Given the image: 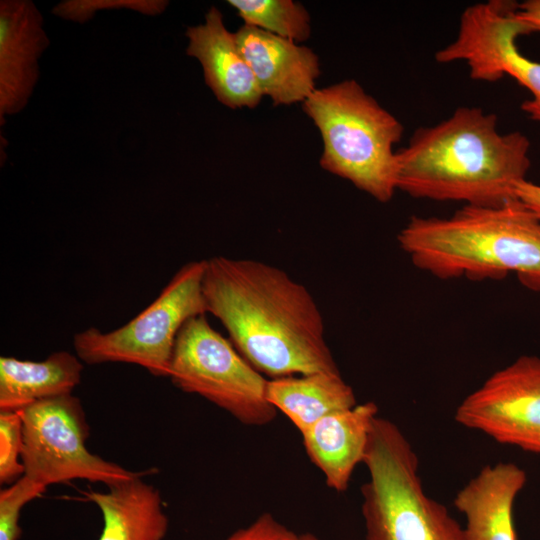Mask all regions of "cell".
I'll use <instances>...</instances> for the list:
<instances>
[{
    "mask_svg": "<svg viewBox=\"0 0 540 540\" xmlns=\"http://www.w3.org/2000/svg\"><path fill=\"white\" fill-rule=\"evenodd\" d=\"M235 37L263 96L274 105L304 102L316 90L320 63L312 49L245 24Z\"/></svg>",
    "mask_w": 540,
    "mask_h": 540,
    "instance_id": "7c38bea8",
    "label": "cell"
},
{
    "mask_svg": "<svg viewBox=\"0 0 540 540\" xmlns=\"http://www.w3.org/2000/svg\"><path fill=\"white\" fill-rule=\"evenodd\" d=\"M299 540H321V539L312 533H303V534H300Z\"/></svg>",
    "mask_w": 540,
    "mask_h": 540,
    "instance_id": "484cf974",
    "label": "cell"
},
{
    "mask_svg": "<svg viewBox=\"0 0 540 540\" xmlns=\"http://www.w3.org/2000/svg\"><path fill=\"white\" fill-rule=\"evenodd\" d=\"M46 486L23 475L0 492V540H19L20 514L23 507L39 497Z\"/></svg>",
    "mask_w": 540,
    "mask_h": 540,
    "instance_id": "ffe728a7",
    "label": "cell"
},
{
    "mask_svg": "<svg viewBox=\"0 0 540 540\" xmlns=\"http://www.w3.org/2000/svg\"><path fill=\"white\" fill-rule=\"evenodd\" d=\"M299 536L271 513L265 512L225 540H299Z\"/></svg>",
    "mask_w": 540,
    "mask_h": 540,
    "instance_id": "603a6c76",
    "label": "cell"
},
{
    "mask_svg": "<svg viewBox=\"0 0 540 540\" xmlns=\"http://www.w3.org/2000/svg\"><path fill=\"white\" fill-rule=\"evenodd\" d=\"M43 17L30 0L0 1V120L21 112L39 78L49 46Z\"/></svg>",
    "mask_w": 540,
    "mask_h": 540,
    "instance_id": "8fae6325",
    "label": "cell"
},
{
    "mask_svg": "<svg viewBox=\"0 0 540 540\" xmlns=\"http://www.w3.org/2000/svg\"><path fill=\"white\" fill-rule=\"evenodd\" d=\"M228 4L236 9L245 25L296 43L310 37V15L300 3L292 0H229Z\"/></svg>",
    "mask_w": 540,
    "mask_h": 540,
    "instance_id": "d6986e66",
    "label": "cell"
},
{
    "mask_svg": "<svg viewBox=\"0 0 540 540\" xmlns=\"http://www.w3.org/2000/svg\"><path fill=\"white\" fill-rule=\"evenodd\" d=\"M378 412L372 401L356 404L322 418L301 434L308 458L328 488L338 493L348 489L354 470L364 461Z\"/></svg>",
    "mask_w": 540,
    "mask_h": 540,
    "instance_id": "5bb4252c",
    "label": "cell"
},
{
    "mask_svg": "<svg viewBox=\"0 0 540 540\" xmlns=\"http://www.w3.org/2000/svg\"><path fill=\"white\" fill-rule=\"evenodd\" d=\"M267 398L302 434L322 418L357 403L340 372H316L268 380Z\"/></svg>",
    "mask_w": 540,
    "mask_h": 540,
    "instance_id": "ac0fdd59",
    "label": "cell"
},
{
    "mask_svg": "<svg viewBox=\"0 0 540 540\" xmlns=\"http://www.w3.org/2000/svg\"><path fill=\"white\" fill-rule=\"evenodd\" d=\"M83 362L68 351L43 361L0 357V411H20L45 399L70 395L80 383Z\"/></svg>",
    "mask_w": 540,
    "mask_h": 540,
    "instance_id": "e0dca14e",
    "label": "cell"
},
{
    "mask_svg": "<svg viewBox=\"0 0 540 540\" xmlns=\"http://www.w3.org/2000/svg\"><path fill=\"white\" fill-rule=\"evenodd\" d=\"M500 444L540 455V358L521 356L467 395L454 416Z\"/></svg>",
    "mask_w": 540,
    "mask_h": 540,
    "instance_id": "30bf717a",
    "label": "cell"
},
{
    "mask_svg": "<svg viewBox=\"0 0 540 540\" xmlns=\"http://www.w3.org/2000/svg\"><path fill=\"white\" fill-rule=\"evenodd\" d=\"M180 390L196 394L240 423L263 426L277 410L268 401V380L209 323L206 315L188 320L180 330L169 377Z\"/></svg>",
    "mask_w": 540,
    "mask_h": 540,
    "instance_id": "52a82bcc",
    "label": "cell"
},
{
    "mask_svg": "<svg viewBox=\"0 0 540 540\" xmlns=\"http://www.w3.org/2000/svg\"><path fill=\"white\" fill-rule=\"evenodd\" d=\"M363 464L364 540H466L447 508L424 491L418 456L394 422L376 418Z\"/></svg>",
    "mask_w": 540,
    "mask_h": 540,
    "instance_id": "5b68a950",
    "label": "cell"
},
{
    "mask_svg": "<svg viewBox=\"0 0 540 540\" xmlns=\"http://www.w3.org/2000/svg\"><path fill=\"white\" fill-rule=\"evenodd\" d=\"M206 260L190 261L172 276L153 302L121 327H90L73 337L79 359L88 365L128 363L157 377H169L177 336L193 317L206 315L203 277Z\"/></svg>",
    "mask_w": 540,
    "mask_h": 540,
    "instance_id": "8992f818",
    "label": "cell"
},
{
    "mask_svg": "<svg viewBox=\"0 0 540 540\" xmlns=\"http://www.w3.org/2000/svg\"><path fill=\"white\" fill-rule=\"evenodd\" d=\"M84 495L102 514L99 540H164L169 519L160 492L142 477Z\"/></svg>",
    "mask_w": 540,
    "mask_h": 540,
    "instance_id": "2e32d148",
    "label": "cell"
},
{
    "mask_svg": "<svg viewBox=\"0 0 540 540\" xmlns=\"http://www.w3.org/2000/svg\"><path fill=\"white\" fill-rule=\"evenodd\" d=\"M186 37L187 55L200 62L205 83L220 103L231 109L259 104L263 94L217 7L209 8L203 24L188 27Z\"/></svg>",
    "mask_w": 540,
    "mask_h": 540,
    "instance_id": "4fadbf2b",
    "label": "cell"
},
{
    "mask_svg": "<svg viewBox=\"0 0 540 540\" xmlns=\"http://www.w3.org/2000/svg\"><path fill=\"white\" fill-rule=\"evenodd\" d=\"M168 4L163 0H66L54 6L52 13L67 21L85 23L101 9L127 8L155 16L163 13Z\"/></svg>",
    "mask_w": 540,
    "mask_h": 540,
    "instance_id": "44dd1931",
    "label": "cell"
},
{
    "mask_svg": "<svg viewBox=\"0 0 540 540\" xmlns=\"http://www.w3.org/2000/svg\"><path fill=\"white\" fill-rule=\"evenodd\" d=\"M207 313L227 330L239 353L272 379L340 372L325 338L320 309L308 289L284 270L253 259L206 260Z\"/></svg>",
    "mask_w": 540,
    "mask_h": 540,
    "instance_id": "6da1fadb",
    "label": "cell"
},
{
    "mask_svg": "<svg viewBox=\"0 0 540 540\" xmlns=\"http://www.w3.org/2000/svg\"><path fill=\"white\" fill-rule=\"evenodd\" d=\"M398 243L417 268L451 280L502 279L513 273L540 292V218L517 198L465 205L452 216H413Z\"/></svg>",
    "mask_w": 540,
    "mask_h": 540,
    "instance_id": "3957f363",
    "label": "cell"
},
{
    "mask_svg": "<svg viewBox=\"0 0 540 540\" xmlns=\"http://www.w3.org/2000/svg\"><path fill=\"white\" fill-rule=\"evenodd\" d=\"M529 151L521 132H499L495 114L459 107L418 129L397 151V187L414 198L498 206L516 198L514 186L531 165Z\"/></svg>",
    "mask_w": 540,
    "mask_h": 540,
    "instance_id": "7a4b0ae2",
    "label": "cell"
},
{
    "mask_svg": "<svg viewBox=\"0 0 540 540\" xmlns=\"http://www.w3.org/2000/svg\"><path fill=\"white\" fill-rule=\"evenodd\" d=\"M514 195L540 218V185L522 180L515 184Z\"/></svg>",
    "mask_w": 540,
    "mask_h": 540,
    "instance_id": "cb8c5ba5",
    "label": "cell"
},
{
    "mask_svg": "<svg viewBox=\"0 0 540 540\" xmlns=\"http://www.w3.org/2000/svg\"><path fill=\"white\" fill-rule=\"evenodd\" d=\"M303 110L320 131L321 167L379 202L398 189L397 144L403 126L355 80L316 89Z\"/></svg>",
    "mask_w": 540,
    "mask_h": 540,
    "instance_id": "277c9868",
    "label": "cell"
},
{
    "mask_svg": "<svg viewBox=\"0 0 540 540\" xmlns=\"http://www.w3.org/2000/svg\"><path fill=\"white\" fill-rule=\"evenodd\" d=\"M18 412L24 475L46 487L77 479L112 487L149 473L131 471L88 450L85 412L72 394L38 401Z\"/></svg>",
    "mask_w": 540,
    "mask_h": 540,
    "instance_id": "ba28073f",
    "label": "cell"
},
{
    "mask_svg": "<svg viewBox=\"0 0 540 540\" xmlns=\"http://www.w3.org/2000/svg\"><path fill=\"white\" fill-rule=\"evenodd\" d=\"M518 3L490 0L467 7L460 18L458 35L439 50V63L463 60L470 77L494 82L504 75L514 78L531 93L521 109L540 124V62L520 52L516 40L530 34L529 28L516 15Z\"/></svg>",
    "mask_w": 540,
    "mask_h": 540,
    "instance_id": "9c48e42d",
    "label": "cell"
},
{
    "mask_svg": "<svg viewBox=\"0 0 540 540\" xmlns=\"http://www.w3.org/2000/svg\"><path fill=\"white\" fill-rule=\"evenodd\" d=\"M22 419L18 411L0 413V482L13 483L24 475Z\"/></svg>",
    "mask_w": 540,
    "mask_h": 540,
    "instance_id": "7402d4cb",
    "label": "cell"
},
{
    "mask_svg": "<svg viewBox=\"0 0 540 540\" xmlns=\"http://www.w3.org/2000/svg\"><path fill=\"white\" fill-rule=\"evenodd\" d=\"M527 475L512 462L484 466L455 495L454 507L464 515L466 540H517L514 504Z\"/></svg>",
    "mask_w": 540,
    "mask_h": 540,
    "instance_id": "9a60e30c",
    "label": "cell"
},
{
    "mask_svg": "<svg viewBox=\"0 0 540 540\" xmlns=\"http://www.w3.org/2000/svg\"><path fill=\"white\" fill-rule=\"evenodd\" d=\"M516 15L531 33H540V0H527L518 4Z\"/></svg>",
    "mask_w": 540,
    "mask_h": 540,
    "instance_id": "d4e9b609",
    "label": "cell"
}]
</instances>
